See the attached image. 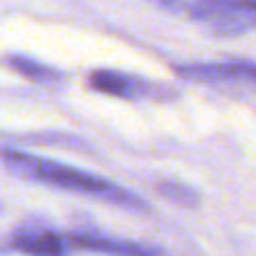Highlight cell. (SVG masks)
<instances>
[{
    "mask_svg": "<svg viewBox=\"0 0 256 256\" xmlns=\"http://www.w3.org/2000/svg\"><path fill=\"white\" fill-rule=\"evenodd\" d=\"M14 250L27 256H68L70 254V240L68 234H58L52 227L27 222L16 230L9 238Z\"/></svg>",
    "mask_w": 256,
    "mask_h": 256,
    "instance_id": "4",
    "label": "cell"
},
{
    "mask_svg": "<svg viewBox=\"0 0 256 256\" xmlns=\"http://www.w3.org/2000/svg\"><path fill=\"white\" fill-rule=\"evenodd\" d=\"M153 2L162 4V7H166V9H178V0H153Z\"/></svg>",
    "mask_w": 256,
    "mask_h": 256,
    "instance_id": "9",
    "label": "cell"
},
{
    "mask_svg": "<svg viewBox=\"0 0 256 256\" xmlns=\"http://www.w3.org/2000/svg\"><path fill=\"white\" fill-rule=\"evenodd\" d=\"M68 240H70V248L74 250H88L104 256H166L162 248H155V245L112 238V236L94 234V232H70Z\"/></svg>",
    "mask_w": 256,
    "mask_h": 256,
    "instance_id": "5",
    "label": "cell"
},
{
    "mask_svg": "<svg viewBox=\"0 0 256 256\" xmlns=\"http://www.w3.org/2000/svg\"><path fill=\"white\" fill-rule=\"evenodd\" d=\"M9 68H14V70L18 72V74L27 76V79L36 81V84H52V81L61 79V72H56L54 68L45 66V63L36 61V58L32 56H22V54H12V56L7 58Z\"/></svg>",
    "mask_w": 256,
    "mask_h": 256,
    "instance_id": "7",
    "label": "cell"
},
{
    "mask_svg": "<svg viewBox=\"0 0 256 256\" xmlns=\"http://www.w3.org/2000/svg\"><path fill=\"white\" fill-rule=\"evenodd\" d=\"M88 86L102 94H110V97L122 99H142V97H160L162 92H171L166 88H158V86L148 84L144 79H137L132 74L115 70H94L88 76Z\"/></svg>",
    "mask_w": 256,
    "mask_h": 256,
    "instance_id": "6",
    "label": "cell"
},
{
    "mask_svg": "<svg viewBox=\"0 0 256 256\" xmlns=\"http://www.w3.org/2000/svg\"><path fill=\"white\" fill-rule=\"evenodd\" d=\"M0 158H2L4 166L12 168L20 178H27V180H36L40 184L56 186V189H63V191L94 196L99 200H106V202L120 204V207H126V209H137V212L148 209V204L137 194H132V191H128L102 176H94V173L81 171V168H74V166H66L61 162L45 160L32 153H22V150H16V148L0 150Z\"/></svg>",
    "mask_w": 256,
    "mask_h": 256,
    "instance_id": "1",
    "label": "cell"
},
{
    "mask_svg": "<svg viewBox=\"0 0 256 256\" xmlns=\"http://www.w3.org/2000/svg\"><path fill=\"white\" fill-rule=\"evenodd\" d=\"M158 191L162 196H166L168 200H173V202L184 204V207H194V204H198V194H196L191 186L182 184V182H160Z\"/></svg>",
    "mask_w": 256,
    "mask_h": 256,
    "instance_id": "8",
    "label": "cell"
},
{
    "mask_svg": "<svg viewBox=\"0 0 256 256\" xmlns=\"http://www.w3.org/2000/svg\"><path fill=\"white\" fill-rule=\"evenodd\" d=\"M182 79L196 84H236L256 88V63L248 58L236 61H214V63H182L176 66Z\"/></svg>",
    "mask_w": 256,
    "mask_h": 256,
    "instance_id": "3",
    "label": "cell"
},
{
    "mask_svg": "<svg viewBox=\"0 0 256 256\" xmlns=\"http://www.w3.org/2000/svg\"><path fill=\"white\" fill-rule=\"evenodd\" d=\"M189 14L216 36H238L256 30V0H196Z\"/></svg>",
    "mask_w": 256,
    "mask_h": 256,
    "instance_id": "2",
    "label": "cell"
}]
</instances>
